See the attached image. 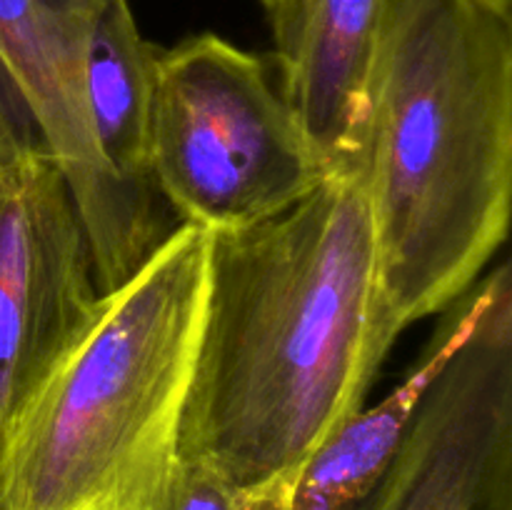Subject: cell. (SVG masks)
<instances>
[{
    "label": "cell",
    "mask_w": 512,
    "mask_h": 510,
    "mask_svg": "<svg viewBox=\"0 0 512 510\" xmlns=\"http://www.w3.org/2000/svg\"><path fill=\"white\" fill-rule=\"evenodd\" d=\"M393 343L358 158L285 213L210 233L178 458L240 493L283 478L363 408Z\"/></svg>",
    "instance_id": "6da1fadb"
},
{
    "label": "cell",
    "mask_w": 512,
    "mask_h": 510,
    "mask_svg": "<svg viewBox=\"0 0 512 510\" xmlns=\"http://www.w3.org/2000/svg\"><path fill=\"white\" fill-rule=\"evenodd\" d=\"M363 165L390 333L478 283L510 230L512 10L383 0Z\"/></svg>",
    "instance_id": "7a4b0ae2"
},
{
    "label": "cell",
    "mask_w": 512,
    "mask_h": 510,
    "mask_svg": "<svg viewBox=\"0 0 512 510\" xmlns=\"http://www.w3.org/2000/svg\"><path fill=\"white\" fill-rule=\"evenodd\" d=\"M210 233L180 223L30 398L0 445V510H145L178 460Z\"/></svg>",
    "instance_id": "3957f363"
},
{
    "label": "cell",
    "mask_w": 512,
    "mask_h": 510,
    "mask_svg": "<svg viewBox=\"0 0 512 510\" xmlns=\"http://www.w3.org/2000/svg\"><path fill=\"white\" fill-rule=\"evenodd\" d=\"M150 163L178 223L208 233L265 223L328 175L268 60L215 33L158 48Z\"/></svg>",
    "instance_id": "277c9868"
},
{
    "label": "cell",
    "mask_w": 512,
    "mask_h": 510,
    "mask_svg": "<svg viewBox=\"0 0 512 510\" xmlns=\"http://www.w3.org/2000/svg\"><path fill=\"white\" fill-rule=\"evenodd\" d=\"M510 263L490 273L473 330L445 360L368 498L355 510H512Z\"/></svg>",
    "instance_id": "5b68a950"
},
{
    "label": "cell",
    "mask_w": 512,
    "mask_h": 510,
    "mask_svg": "<svg viewBox=\"0 0 512 510\" xmlns=\"http://www.w3.org/2000/svg\"><path fill=\"white\" fill-rule=\"evenodd\" d=\"M103 298L88 233L48 150L0 163V445Z\"/></svg>",
    "instance_id": "8992f818"
},
{
    "label": "cell",
    "mask_w": 512,
    "mask_h": 510,
    "mask_svg": "<svg viewBox=\"0 0 512 510\" xmlns=\"http://www.w3.org/2000/svg\"><path fill=\"white\" fill-rule=\"evenodd\" d=\"M103 0H0V65L28 105L45 150L73 193L103 295L145 258L95 148L85 103V53Z\"/></svg>",
    "instance_id": "52a82bcc"
},
{
    "label": "cell",
    "mask_w": 512,
    "mask_h": 510,
    "mask_svg": "<svg viewBox=\"0 0 512 510\" xmlns=\"http://www.w3.org/2000/svg\"><path fill=\"white\" fill-rule=\"evenodd\" d=\"M490 293V273L440 310L433 338L393 393L340 423L303 463L258 490L240 493V510H355L383 478L425 390L473 330Z\"/></svg>",
    "instance_id": "ba28073f"
},
{
    "label": "cell",
    "mask_w": 512,
    "mask_h": 510,
    "mask_svg": "<svg viewBox=\"0 0 512 510\" xmlns=\"http://www.w3.org/2000/svg\"><path fill=\"white\" fill-rule=\"evenodd\" d=\"M158 45L143 38L130 0H103L85 53V103L95 148L145 260L178 228L150 163V105Z\"/></svg>",
    "instance_id": "9c48e42d"
},
{
    "label": "cell",
    "mask_w": 512,
    "mask_h": 510,
    "mask_svg": "<svg viewBox=\"0 0 512 510\" xmlns=\"http://www.w3.org/2000/svg\"><path fill=\"white\" fill-rule=\"evenodd\" d=\"M383 0H300L280 88L325 168L363 158L365 88Z\"/></svg>",
    "instance_id": "30bf717a"
},
{
    "label": "cell",
    "mask_w": 512,
    "mask_h": 510,
    "mask_svg": "<svg viewBox=\"0 0 512 510\" xmlns=\"http://www.w3.org/2000/svg\"><path fill=\"white\" fill-rule=\"evenodd\" d=\"M145 510H240V490L205 465L178 458Z\"/></svg>",
    "instance_id": "8fae6325"
},
{
    "label": "cell",
    "mask_w": 512,
    "mask_h": 510,
    "mask_svg": "<svg viewBox=\"0 0 512 510\" xmlns=\"http://www.w3.org/2000/svg\"><path fill=\"white\" fill-rule=\"evenodd\" d=\"M33 150H45L28 105L0 65V163L20 158Z\"/></svg>",
    "instance_id": "7c38bea8"
},
{
    "label": "cell",
    "mask_w": 512,
    "mask_h": 510,
    "mask_svg": "<svg viewBox=\"0 0 512 510\" xmlns=\"http://www.w3.org/2000/svg\"><path fill=\"white\" fill-rule=\"evenodd\" d=\"M300 0H260L265 15H268L270 30L275 38V58L285 53L290 43V35L295 28V15H298Z\"/></svg>",
    "instance_id": "4fadbf2b"
},
{
    "label": "cell",
    "mask_w": 512,
    "mask_h": 510,
    "mask_svg": "<svg viewBox=\"0 0 512 510\" xmlns=\"http://www.w3.org/2000/svg\"><path fill=\"white\" fill-rule=\"evenodd\" d=\"M490 3H495V5H498V8L512 10V0H490Z\"/></svg>",
    "instance_id": "5bb4252c"
}]
</instances>
